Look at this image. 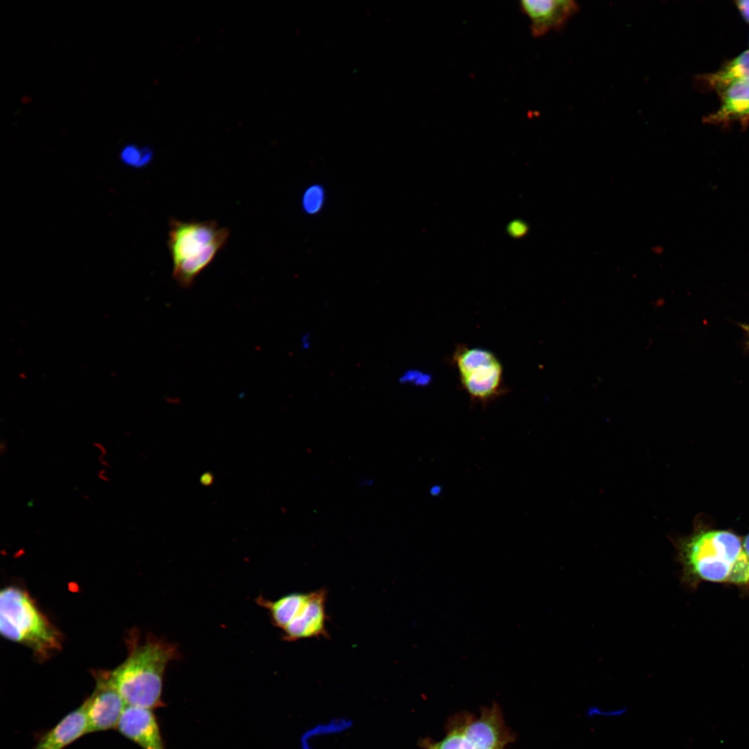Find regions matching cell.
I'll return each mask as SVG.
<instances>
[{
	"label": "cell",
	"mask_w": 749,
	"mask_h": 749,
	"mask_svg": "<svg viewBox=\"0 0 749 749\" xmlns=\"http://www.w3.org/2000/svg\"><path fill=\"white\" fill-rule=\"evenodd\" d=\"M126 644L127 657L106 671L107 677L127 705L153 709L162 705L164 674L179 657L177 646L150 635L141 639L133 630Z\"/></svg>",
	"instance_id": "6da1fadb"
},
{
	"label": "cell",
	"mask_w": 749,
	"mask_h": 749,
	"mask_svg": "<svg viewBox=\"0 0 749 749\" xmlns=\"http://www.w3.org/2000/svg\"><path fill=\"white\" fill-rule=\"evenodd\" d=\"M0 632L45 660L61 649L62 637L24 589L14 585L0 593Z\"/></svg>",
	"instance_id": "7a4b0ae2"
},
{
	"label": "cell",
	"mask_w": 749,
	"mask_h": 749,
	"mask_svg": "<svg viewBox=\"0 0 749 749\" xmlns=\"http://www.w3.org/2000/svg\"><path fill=\"white\" fill-rule=\"evenodd\" d=\"M687 572L712 582H749V560L739 537L730 532L701 533L685 544Z\"/></svg>",
	"instance_id": "3957f363"
},
{
	"label": "cell",
	"mask_w": 749,
	"mask_h": 749,
	"mask_svg": "<svg viewBox=\"0 0 749 749\" xmlns=\"http://www.w3.org/2000/svg\"><path fill=\"white\" fill-rule=\"evenodd\" d=\"M229 230L214 221L184 222L171 219L168 247L173 261V277L189 287L199 273L225 244Z\"/></svg>",
	"instance_id": "277c9868"
},
{
	"label": "cell",
	"mask_w": 749,
	"mask_h": 749,
	"mask_svg": "<svg viewBox=\"0 0 749 749\" xmlns=\"http://www.w3.org/2000/svg\"><path fill=\"white\" fill-rule=\"evenodd\" d=\"M451 361L472 401L485 405L505 393L503 365L492 351L459 344Z\"/></svg>",
	"instance_id": "5b68a950"
},
{
	"label": "cell",
	"mask_w": 749,
	"mask_h": 749,
	"mask_svg": "<svg viewBox=\"0 0 749 749\" xmlns=\"http://www.w3.org/2000/svg\"><path fill=\"white\" fill-rule=\"evenodd\" d=\"M94 677L96 681L94 691L84 701L87 733L117 728L127 705L109 680L106 671H94Z\"/></svg>",
	"instance_id": "8992f818"
},
{
	"label": "cell",
	"mask_w": 749,
	"mask_h": 749,
	"mask_svg": "<svg viewBox=\"0 0 749 749\" xmlns=\"http://www.w3.org/2000/svg\"><path fill=\"white\" fill-rule=\"evenodd\" d=\"M472 749H505L513 738L497 705L481 710L479 717L462 716L452 721Z\"/></svg>",
	"instance_id": "52a82bcc"
},
{
	"label": "cell",
	"mask_w": 749,
	"mask_h": 749,
	"mask_svg": "<svg viewBox=\"0 0 749 749\" xmlns=\"http://www.w3.org/2000/svg\"><path fill=\"white\" fill-rule=\"evenodd\" d=\"M519 7L530 19V29L534 37L559 29L579 8L573 0H524L520 1Z\"/></svg>",
	"instance_id": "ba28073f"
},
{
	"label": "cell",
	"mask_w": 749,
	"mask_h": 749,
	"mask_svg": "<svg viewBox=\"0 0 749 749\" xmlns=\"http://www.w3.org/2000/svg\"><path fill=\"white\" fill-rule=\"evenodd\" d=\"M117 728L143 749H165L158 723L150 709L126 705Z\"/></svg>",
	"instance_id": "9c48e42d"
},
{
	"label": "cell",
	"mask_w": 749,
	"mask_h": 749,
	"mask_svg": "<svg viewBox=\"0 0 749 749\" xmlns=\"http://www.w3.org/2000/svg\"><path fill=\"white\" fill-rule=\"evenodd\" d=\"M327 591L311 592L310 599L299 614L283 629V639L293 642L302 639L327 637L325 603Z\"/></svg>",
	"instance_id": "30bf717a"
},
{
	"label": "cell",
	"mask_w": 749,
	"mask_h": 749,
	"mask_svg": "<svg viewBox=\"0 0 749 749\" xmlns=\"http://www.w3.org/2000/svg\"><path fill=\"white\" fill-rule=\"evenodd\" d=\"M87 733V720L83 703L47 732L34 749H63Z\"/></svg>",
	"instance_id": "8fae6325"
},
{
	"label": "cell",
	"mask_w": 749,
	"mask_h": 749,
	"mask_svg": "<svg viewBox=\"0 0 749 749\" xmlns=\"http://www.w3.org/2000/svg\"><path fill=\"white\" fill-rule=\"evenodd\" d=\"M721 105L705 118L709 123H722L749 117V83H736L719 91Z\"/></svg>",
	"instance_id": "7c38bea8"
},
{
	"label": "cell",
	"mask_w": 749,
	"mask_h": 749,
	"mask_svg": "<svg viewBox=\"0 0 749 749\" xmlns=\"http://www.w3.org/2000/svg\"><path fill=\"white\" fill-rule=\"evenodd\" d=\"M311 595V592L291 593L273 601L259 596L256 601L268 610L273 625L282 630L305 606Z\"/></svg>",
	"instance_id": "4fadbf2b"
},
{
	"label": "cell",
	"mask_w": 749,
	"mask_h": 749,
	"mask_svg": "<svg viewBox=\"0 0 749 749\" xmlns=\"http://www.w3.org/2000/svg\"><path fill=\"white\" fill-rule=\"evenodd\" d=\"M704 79L718 92L733 83H749V50L729 60L716 71L706 75Z\"/></svg>",
	"instance_id": "5bb4252c"
},
{
	"label": "cell",
	"mask_w": 749,
	"mask_h": 749,
	"mask_svg": "<svg viewBox=\"0 0 749 749\" xmlns=\"http://www.w3.org/2000/svg\"><path fill=\"white\" fill-rule=\"evenodd\" d=\"M325 191L319 184H313L307 188L302 198V206L308 214H315L320 212L325 202Z\"/></svg>",
	"instance_id": "9a60e30c"
},
{
	"label": "cell",
	"mask_w": 749,
	"mask_h": 749,
	"mask_svg": "<svg viewBox=\"0 0 749 749\" xmlns=\"http://www.w3.org/2000/svg\"><path fill=\"white\" fill-rule=\"evenodd\" d=\"M445 737L439 742L427 741L433 749H472L465 736L454 725H449Z\"/></svg>",
	"instance_id": "2e32d148"
},
{
	"label": "cell",
	"mask_w": 749,
	"mask_h": 749,
	"mask_svg": "<svg viewBox=\"0 0 749 749\" xmlns=\"http://www.w3.org/2000/svg\"><path fill=\"white\" fill-rule=\"evenodd\" d=\"M122 155L128 162L139 164H145L150 160L152 156L151 151L149 149L146 148H139L134 146H130L125 148Z\"/></svg>",
	"instance_id": "e0dca14e"
},
{
	"label": "cell",
	"mask_w": 749,
	"mask_h": 749,
	"mask_svg": "<svg viewBox=\"0 0 749 749\" xmlns=\"http://www.w3.org/2000/svg\"><path fill=\"white\" fill-rule=\"evenodd\" d=\"M427 380L428 377L425 374L413 369L406 370L398 377V383L402 385L423 386Z\"/></svg>",
	"instance_id": "ac0fdd59"
},
{
	"label": "cell",
	"mask_w": 749,
	"mask_h": 749,
	"mask_svg": "<svg viewBox=\"0 0 749 749\" xmlns=\"http://www.w3.org/2000/svg\"><path fill=\"white\" fill-rule=\"evenodd\" d=\"M626 712V708H619L614 709H603L597 706H590L585 712V715L587 718H594L596 716H605V717H615L624 714Z\"/></svg>",
	"instance_id": "d6986e66"
},
{
	"label": "cell",
	"mask_w": 749,
	"mask_h": 749,
	"mask_svg": "<svg viewBox=\"0 0 749 749\" xmlns=\"http://www.w3.org/2000/svg\"><path fill=\"white\" fill-rule=\"evenodd\" d=\"M736 6L744 20L749 23V0L737 1Z\"/></svg>",
	"instance_id": "ffe728a7"
},
{
	"label": "cell",
	"mask_w": 749,
	"mask_h": 749,
	"mask_svg": "<svg viewBox=\"0 0 749 749\" xmlns=\"http://www.w3.org/2000/svg\"><path fill=\"white\" fill-rule=\"evenodd\" d=\"M300 347L302 350H309L313 343L312 334L310 332H305L300 338Z\"/></svg>",
	"instance_id": "44dd1931"
},
{
	"label": "cell",
	"mask_w": 749,
	"mask_h": 749,
	"mask_svg": "<svg viewBox=\"0 0 749 749\" xmlns=\"http://www.w3.org/2000/svg\"><path fill=\"white\" fill-rule=\"evenodd\" d=\"M743 546L746 556L749 560V534L746 537Z\"/></svg>",
	"instance_id": "7402d4cb"
},
{
	"label": "cell",
	"mask_w": 749,
	"mask_h": 749,
	"mask_svg": "<svg viewBox=\"0 0 749 749\" xmlns=\"http://www.w3.org/2000/svg\"><path fill=\"white\" fill-rule=\"evenodd\" d=\"M212 479V477L209 474H205L204 476H202L201 481L205 485H207L211 483Z\"/></svg>",
	"instance_id": "603a6c76"
},
{
	"label": "cell",
	"mask_w": 749,
	"mask_h": 749,
	"mask_svg": "<svg viewBox=\"0 0 749 749\" xmlns=\"http://www.w3.org/2000/svg\"><path fill=\"white\" fill-rule=\"evenodd\" d=\"M0 446H1V455H3L4 451H6V442L2 440L1 442Z\"/></svg>",
	"instance_id": "cb8c5ba5"
},
{
	"label": "cell",
	"mask_w": 749,
	"mask_h": 749,
	"mask_svg": "<svg viewBox=\"0 0 749 749\" xmlns=\"http://www.w3.org/2000/svg\"><path fill=\"white\" fill-rule=\"evenodd\" d=\"M105 470H101V472H99V474H105ZM99 476H100V477H101V479H103V480H106V481H108V479L105 478L106 476H105V475H104V474H103V475H99Z\"/></svg>",
	"instance_id": "d4e9b609"
},
{
	"label": "cell",
	"mask_w": 749,
	"mask_h": 749,
	"mask_svg": "<svg viewBox=\"0 0 749 749\" xmlns=\"http://www.w3.org/2000/svg\"><path fill=\"white\" fill-rule=\"evenodd\" d=\"M424 746H424V748H425L426 749H433V748H431V747L430 746V745H429V744L428 743V742H427V741L424 742Z\"/></svg>",
	"instance_id": "484cf974"
},
{
	"label": "cell",
	"mask_w": 749,
	"mask_h": 749,
	"mask_svg": "<svg viewBox=\"0 0 749 749\" xmlns=\"http://www.w3.org/2000/svg\"><path fill=\"white\" fill-rule=\"evenodd\" d=\"M745 329L747 330V332L748 333V335H749V325L747 326V327H745Z\"/></svg>",
	"instance_id": "4316f807"
}]
</instances>
